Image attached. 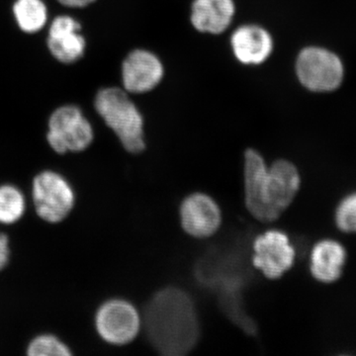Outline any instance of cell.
Listing matches in <instances>:
<instances>
[{
    "label": "cell",
    "instance_id": "ac0fdd59",
    "mask_svg": "<svg viewBox=\"0 0 356 356\" xmlns=\"http://www.w3.org/2000/svg\"><path fill=\"white\" fill-rule=\"evenodd\" d=\"M26 198L13 184L0 185V224H15L24 216Z\"/></svg>",
    "mask_w": 356,
    "mask_h": 356
},
{
    "label": "cell",
    "instance_id": "d6986e66",
    "mask_svg": "<svg viewBox=\"0 0 356 356\" xmlns=\"http://www.w3.org/2000/svg\"><path fill=\"white\" fill-rule=\"evenodd\" d=\"M30 356H70L72 355L69 346L58 337L51 334H39L27 346Z\"/></svg>",
    "mask_w": 356,
    "mask_h": 356
},
{
    "label": "cell",
    "instance_id": "30bf717a",
    "mask_svg": "<svg viewBox=\"0 0 356 356\" xmlns=\"http://www.w3.org/2000/svg\"><path fill=\"white\" fill-rule=\"evenodd\" d=\"M179 216L182 229L193 238H209L222 224L219 205L214 199L201 192L184 198L180 205Z\"/></svg>",
    "mask_w": 356,
    "mask_h": 356
},
{
    "label": "cell",
    "instance_id": "3957f363",
    "mask_svg": "<svg viewBox=\"0 0 356 356\" xmlns=\"http://www.w3.org/2000/svg\"><path fill=\"white\" fill-rule=\"evenodd\" d=\"M95 105L126 151L131 154L144 151V120L125 91L116 88L102 89L96 95Z\"/></svg>",
    "mask_w": 356,
    "mask_h": 356
},
{
    "label": "cell",
    "instance_id": "ba28073f",
    "mask_svg": "<svg viewBox=\"0 0 356 356\" xmlns=\"http://www.w3.org/2000/svg\"><path fill=\"white\" fill-rule=\"evenodd\" d=\"M140 325L139 312L126 300H108L95 314L96 332L103 341L113 346H125L133 341Z\"/></svg>",
    "mask_w": 356,
    "mask_h": 356
},
{
    "label": "cell",
    "instance_id": "4fadbf2b",
    "mask_svg": "<svg viewBox=\"0 0 356 356\" xmlns=\"http://www.w3.org/2000/svg\"><path fill=\"white\" fill-rule=\"evenodd\" d=\"M163 76L161 60L149 51H132L122 67L124 88L129 92H147L161 83Z\"/></svg>",
    "mask_w": 356,
    "mask_h": 356
},
{
    "label": "cell",
    "instance_id": "9a60e30c",
    "mask_svg": "<svg viewBox=\"0 0 356 356\" xmlns=\"http://www.w3.org/2000/svg\"><path fill=\"white\" fill-rule=\"evenodd\" d=\"M236 58L245 65L262 64L270 56L273 39L264 28L245 25L236 29L231 38Z\"/></svg>",
    "mask_w": 356,
    "mask_h": 356
},
{
    "label": "cell",
    "instance_id": "2e32d148",
    "mask_svg": "<svg viewBox=\"0 0 356 356\" xmlns=\"http://www.w3.org/2000/svg\"><path fill=\"white\" fill-rule=\"evenodd\" d=\"M234 14L233 0H194L191 22L198 31L221 34L231 24Z\"/></svg>",
    "mask_w": 356,
    "mask_h": 356
},
{
    "label": "cell",
    "instance_id": "7402d4cb",
    "mask_svg": "<svg viewBox=\"0 0 356 356\" xmlns=\"http://www.w3.org/2000/svg\"><path fill=\"white\" fill-rule=\"evenodd\" d=\"M63 6L69 7H84L95 2V0H58Z\"/></svg>",
    "mask_w": 356,
    "mask_h": 356
},
{
    "label": "cell",
    "instance_id": "7c38bea8",
    "mask_svg": "<svg viewBox=\"0 0 356 356\" xmlns=\"http://www.w3.org/2000/svg\"><path fill=\"white\" fill-rule=\"evenodd\" d=\"M348 254L343 243L336 238H325L312 245L308 270L316 282L332 284L341 278Z\"/></svg>",
    "mask_w": 356,
    "mask_h": 356
},
{
    "label": "cell",
    "instance_id": "52a82bcc",
    "mask_svg": "<svg viewBox=\"0 0 356 356\" xmlns=\"http://www.w3.org/2000/svg\"><path fill=\"white\" fill-rule=\"evenodd\" d=\"M92 127L76 106L67 105L56 110L49 121L47 140L56 153H79L92 143Z\"/></svg>",
    "mask_w": 356,
    "mask_h": 356
},
{
    "label": "cell",
    "instance_id": "5b68a950",
    "mask_svg": "<svg viewBox=\"0 0 356 356\" xmlns=\"http://www.w3.org/2000/svg\"><path fill=\"white\" fill-rule=\"evenodd\" d=\"M32 197L37 215L51 224L64 221L76 203V194L67 178L53 170H44L34 177Z\"/></svg>",
    "mask_w": 356,
    "mask_h": 356
},
{
    "label": "cell",
    "instance_id": "ffe728a7",
    "mask_svg": "<svg viewBox=\"0 0 356 356\" xmlns=\"http://www.w3.org/2000/svg\"><path fill=\"white\" fill-rule=\"evenodd\" d=\"M334 222L339 232L346 235L356 234V191L346 194L337 203Z\"/></svg>",
    "mask_w": 356,
    "mask_h": 356
},
{
    "label": "cell",
    "instance_id": "7a4b0ae2",
    "mask_svg": "<svg viewBox=\"0 0 356 356\" xmlns=\"http://www.w3.org/2000/svg\"><path fill=\"white\" fill-rule=\"evenodd\" d=\"M247 254L238 243L213 248L199 259L195 276L202 286L216 295L220 308L231 322L254 336L257 325L243 302V293L252 280Z\"/></svg>",
    "mask_w": 356,
    "mask_h": 356
},
{
    "label": "cell",
    "instance_id": "5bb4252c",
    "mask_svg": "<svg viewBox=\"0 0 356 356\" xmlns=\"http://www.w3.org/2000/svg\"><path fill=\"white\" fill-rule=\"evenodd\" d=\"M81 25L70 16H58L51 23L48 47L60 63L72 64L83 57L86 40L79 34Z\"/></svg>",
    "mask_w": 356,
    "mask_h": 356
},
{
    "label": "cell",
    "instance_id": "8992f818",
    "mask_svg": "<svg viewBox=\"0 0 356 356\" xmlns=\"http://www.w3.org/2000/svg\"><path fill=\"white\" fill-rule=\"evenodd\" d=\"M250 261L264 277L280 280L296 266V248L285 232L269 229L254 238Z\"/></svg>",
    "mask_w": 356,
    "mask_h": 356
},
{
    "label": "cell",
    "instance_id": "277c9868",
    "mask_svg": "<svg viewBox=\"0 0 356 356\" xmlns=\"http://www.w3.org/2000/svg\"><path fill=\"white\" fill-rule=\"evenodd\" d=\"M297 79L307 90L332 95L343 86L346 67L337 51L323 46L302 49L295 65Z\"/></svg>",
    "mask_w": 356,
    "mask_h": 356
},
{
    "label": "cell",
    "instance_id": "e0dca14e",
    "mask_svg": "<svg viewBox=\"0 0 356 356\" xmlns=\"http://www.w3.org/2000/svg\"><path fill=\"white\" fill-rule=\"evenodd\" d=\"M13 11L22 31L36 33L46 24L47 8L42 0H17Z\"/></svg>",
    "mask_w": 356,
    "mask_h": 356
},
{
    "label": "cell",
    "instance_id": "9c48e42d",
    "mask_svg": "<svg viewBox=\"0 0 356 356\" xmlns=\"http://www.w3.org/2000/svg\"><path fill=\"white\" fill-rule=\"evenodd\" d=\"M301 184L299 168L292 161L278 159L269 166L266 175V199L277 219L294 204Z\"/></svg>",
    "mask_w": 356,
    "mask_h": 356
},
{
    "label": "cell",
    "instance_id": "44dd1931",
    "mask_svg": "<svg viewBox=\"0 0 356 356\" xmlns=\"http://www.w3.org/2000/svg\"><path fill=\"white\" fill-rule=\"evenodd\" d=\"M10 257L9 238L6 234L0 233V271L6 268Z\"/></svg>",
    "mask_w": 356,
    "mask_h": 356
},
{
    "label": "cell",
    "instance_id": "6da1fadb",
    "mask_svg": "<svg viewBox=\"0 0 356 356\" xmlns=\"http://www.w3.org/2000/svg\"><path fill=\"white\" fill-rule=\"evenodd\" d=\"M147 341L165 356L191 353L198 343L200 324L193 299L178 287L154 293L145 307L142 318Z\"/></svg>",
    "mask_w": 356,
    "mask_h": 356
},
{
    "label": "cell",
    "instance_id": "8fae6325",
    "mask_svg": "<svg viewBox=\"0 0 356 356\" xmlns=\"http://www.w3.org/2000/svg\"><path fill=\"white\" fill-rule=\"evenodd\" d=\"M267 170L268 166L259 152L252 149L245 152L243 165L245 207L255 219L262 222L277 220L267 203Z\"/></svg>",
    "mask_w": 356,
    "mask_h": 356
}]
</instances>
